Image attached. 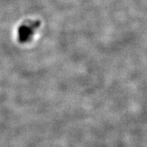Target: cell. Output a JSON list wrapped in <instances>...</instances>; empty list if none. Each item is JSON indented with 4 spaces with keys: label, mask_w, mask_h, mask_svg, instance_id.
I'll list each match as a JSON object with an SVG mask.
<instances>
[{
    "label": "cell",
    "mask_w": 147,
    "mask_h": 147,
    "mask_svg": "<svg viewBox=\"0 0 147 147\" xmlns=\"http://www.w3.org/2000/svg\"><path fill=\"white\" fill-rule=\"evenodd\" d=\"M36 26L37 24H33V23H31L28 26H26V25H24V26L21 27L20 31V40L26 41L27 38L28 37L32 34V32H33V28H36Z\"/></svg>",
    "instance_id": "1"
}]
</instances>
